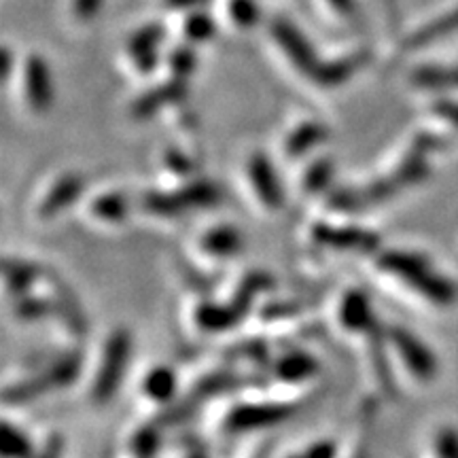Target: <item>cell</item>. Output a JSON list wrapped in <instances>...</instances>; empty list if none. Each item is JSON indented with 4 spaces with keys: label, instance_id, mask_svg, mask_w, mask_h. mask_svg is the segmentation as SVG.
Instances as JSON below:
<instances>
[{
    "label": "cell",
    "instance_id": "obj_14",
    "mask_svg": "<svg viewBox=\"0 0 458 458\" xmlns=\"http://www.w3.org/2000/svg\"><path fill=\"white\" fill-rule=\"evenodd\" d=\"M242 318V314L238 312V308L233 303H199L196 310V323L199 329L210 331V334H216V331H225L238 323Z\"/></svg>",
    "mask_w": 458,
    "mask_h": 458
},
{
    "label": "cell",
    "instance_id": "obj_1",
    "mask_svg": "<svg viewBox=\"0 0 458 458\" xmlns=\"http://www.w3.org/2000/svg\"><path fill=\"white\" fill-rule=\"evenodd\" d=\"M377 267L382 272L410 284L411 291L425 297L435 306L445 308L458 300V286L448 276L439 274L425 255L408 250H386L377 257Z\"/></svg>",
    "mask_w": 458,
    "mask_h": 458
},
{
    "label": "cell",
    "instance_id": "obj_25",
    "mask_svg": "<svg viewBox=\"0 0 458 458\" xmlns=\"http://www.w3.org/2000/svg\"><path fill=\"white\" fill-rule=\"evenodd\" d=\"M165 37L164 26L159 24H147L140 30H136L128 41L130 57L142 55V54H157V47L162 45Z\"/></svg>",
    "mask_w": 458,
    "mask_h": 458
},
{
    "label": "cell",
    "instance_id": "obj_23",
    "mask_svg": "<svg viewBox=\"0 0 458 458\" xmlns=\"http://www.w3.org/2000/svg\"><path fill=\"white\" fill-rule=\"evenodd\" d=\"M182 208H204V206H215L219 202V189L213 182H191V185L182 187L181 191H176Z\"/></svg>",
    "mask_w": 458,
    "mask_h": 458
},
{
    "label": "cell",
    "instance_id": "obj_34",
    "mask_svg": "<svg viewBox=\"0 0 458 458\" xmlns=\"http://www.w3.org/2000/svg\"><path fill=\"white\" fill-rule=\"evenodd\" d=\"M433 111L437 113L439 117L444 119V122H448L450 125H454V128H458V102L442 100V102H437V105L433 106Z\"/></svg>",
    "mask_w": 458,
    "mask_h": 458
},
{
    "label": "cell",
    "instance_id": "obj_22",
    "mask_svg": "<svg viewBox=\"0 0 458 458\" xmlns=\"http://www.w3.org/2000/svg\"><path fill=\"white\" fill-rule=\"evenodd\" d=\"M38 272L32 263L20 261V259H7L4 261V278H7L9 291L17 297L28 295V289L34 284Z\"/></svg>",
    "mask_w": 458,
    "mask_h": 458
},
{
    "label": "cell",
    "instance_id": "obj_5",
    "mask_svg": "<svg viewBox=\"0 0 458 458\" xmlns=\"http://www.w3.org/2000/svg\"><path fill=\"white\" fill-rule=\"evenodd\" d=\"M291 405L280 403H244L229 411L225 428L229 433H249L257 428L278 425L291 416Z\"/></svg>",
    "mask_w": 458,
    "mask_h": 458
},
{
    "label": "cell",
    "instance_id": "obj_15",
    "mask_svg": "<svg viewBox=\"0 0 458 458\" xmlns=\"http://www.w3.org/2000/svg\"><path fill=\"white\" fill-rule=\"evenodd\" d=\"M360 64H363V55L359 54L335 57V60L329 62H320L317 72L312 74V79L323 85V88H335V85L348 81V79L359 71Z\"/></svg>",
    "mask_w": 458,
    "mask_h": 458
},
{
    "label": "cell",
    "instance_id": "obj_6",
    "mask_svg": "<svg viewBox=\"0 0 458 458\" xmlns=\"http://www.w3.org/2000/svg\"><path fill=\"white\" fill-rule=\"evenodd\" d=\"M272 37L274 41L278 43V47L284 51V55L293 62L297 71L308 74V77H312V74L317 72L320 62L317 54H314L310 41L303 37L300 28L286 20H276L272 24Z\"/></svg>",
    "mask_w": 458,
    "mask_h": 458
},
{
    "label": "cell",
    "instance_id": "obj_27",
    "mask_svg": "<svg viewBox=\"0 0 458 458\" xmlns=\"http://www.w3.org/2000/svg\"><path fill=\"white\" fill-rule=\"evenodd\" d=\"M227 11L229 20L238 28H253L261 17V9L257 0H229Z\"/></svg>",
    "mask_w": 458,
    "mask_h": 458
},
{
    "label": "cell",
    "instance_id": "obj_2",
    "mask_svg": "<svg viewBox=\"0 0 458 458\" xmlns=\"http://www.w3.org/2000/svg\"><path fill=\"white\" fill-rule=\"evenodd\" d=\"M130 348L131 340L125 329H117L108 335L105 354H102V363L98 368V374H96L94 386H91L94 399L100 401V403L111 399L117 393L119 385H122L125 368H128Z\"/></svg>",
    "mask_w": 458,
    "mask_h": 458
},
{
    "label": "cell",
    "instance_id": "obj_24",
    "mask_svg": "<svg viewBox=\"0 0 458 458\" xmlns=\"http://www.w3.org/2000/svg\"><path fill=\"white\" fill-rule=\"evenodd\" d=\"M216 24L206 11L196 9L189 11V15L182 21V34L189 43H206L215 37Z\"/></svg>",
    "mask_w": 458,
    "mask_h": 458
},
{
    "label": "cell",
    "instance_id": "obj_43",
    "mask_svg": "<svg viewBox=\"0 0 458 458\" xmlns=\"http://www.w3.org/2000/svg\"><path fill=\"white\" fill-rule=\"evenodd\" d=\"M259 458H263V456H259Z\"/></svg>",
    "mask_w": 458,
    "mask_h": 458
},
{
    "label": "cell",
    "instance_id": "obj_3",
    "mask_svg": "<svg viewBox=\"0 0 458 458\" xmlns=\"http://www.w3.org/2000/svg\"><path fill=\"white\" fill-rule=\"evenodd\" d=\"M79 369H81V359L77 354H66L54 365H49L41 376L28 377V380L20 382V385L7 388L4 393V401L7 403H24V401L37 399L38 394L47 393L49 388H60L71 385L77 377Z\"/></svg>",
    "mask_w": 458,
    "mask_h": 458
},
{
    "label": "cell",
    "instance_id": "obj_32",
    "mask_svg": "<svg viewBox=\"0 0 458 458\" xmlns=\"http://www.w3.org/2000/svg\"><path fill=\"white\" fill-rule=\"evenodd\" d=\"M437 454L439 458H458V435L452 428H445V431L439 433Z\"/></svg>",
    "mask_w": 458,
    "mask_h": 458
},
{
    "label": "cell",
    "instance_id": "obj_18",
    "mask_svg": "<svg viewBox=\"0 0 458 458\" xmlns=\"http://www.w3.org/2000/svg\"><path fill=\"white\" fill-rule=\"evenodd\" d=\"M411 83L422 89H458V66H420L411 72Z\"/></svg>",
    "mask_w": 458,
    "mask_h": 458
},
{
    "label": "cell",
    "instance_id": "obj_42",
    "mask_svg": "<svg viewBox=\"0 0 458 458\" xmlns=\"http://www.w3.org/2000/svg\"><path fill=\"white\" fill-rule=\"evenodd\" d=\"M293 458H303V456H293Z\"/></svg>",
    "mask_w": 458,
    "mask_h": 458
},
{
    "label": "cell",
    "instance_id": "obj_13",
    "mask_svg": "<svg viewBox=\"0 0 458 458\" xmlns=\"http://www.w3.org/2000/svg\"><path fill=\"white\" fill-rule=\"evenodd\" d=\"M458 32V7L445 11L444 15L435 17V20L428 21V24L420 26L416 32L410 34V38L405 41L410 49L425 47V45L437 43L442 38H448L452 34Z\"/></svg>",
    "mask_w": 458,
    "mask_h": 458
},
{
    "label": "cell",
    "instance_id": "obj_16",
    "mask_svg": "<svg viewBox=\"0 0 458 458\" xmlns=\"http://www.w3.org/2000/svg\"><path fill=\"white\" fill-rule=\"evenodd\" d=\"M199 246H202L204 253L223 259V257H232L238 253L240 246H242V236H240L236 227L219 225L204 233Z\"/></svg>",
    "mask_w": 458,
    "mask_h": 458
},
{
    "label": "cell",
    "instance_id": "obj_20",
    "mask_svg": "<svg viewBox=\"0 0 458 458\" xmlns=\"http://www.w3.org/2000/svg\"><path fill=\"white\" fill-rule=\"evenodd\" d=\"M142 391L151 401L156 403H165L174 397L176 393V376L174 371L165 365H159V368H153L142 380Z\"/></svg>",
    "mask_w": 458,
    "mask_h": 458
},
{
    "label": "cell",
    "instance_id": "obj_35",
    "mask_svg": "<svg viewBox=\"0 0 458 458\" xmlns=\"http://www.w3.org/2000/svg\"><path fill=\"white\" fill-rule=\"evenodd\" d=\"M165 162H168L170 170H174L176 174H189L191 172V162H189L187 156H182L181 151H168V156H165Z\"/></svg>",
    "mask_w": 458,
    "mask_h": 458
},
{
    "label": "cell",
    "instance_id": "obj_26",
    "mask_svg": "<svg viewBox=\"0 0 458 458\" xmlns=\"http://www.w3.org/2000/svg\"><path fill=\"white\" fill-rule=\"evenodd\" d=\"M0 450L4 458H32V445L21 431L4 422L3 425V439H0Z\"/></svg>",
    "mask_w": 458,
    "mask_h": 458
},
{
    "label": "cell",
    "instance_id": "obj_36",
    "mask_svg": "<svg viewBox=\"0 0 458 458\" xmlns=\"http://www.w3.org/2000/svg\"><path fill=\"white\" fill-rule=\"evenodd\" d=\"M337 448L331 442H317L303 452V458H335Z\"/></svg>",
    "mask_w": 458,
    "mask_h": 458
},
{
    "label": "cell",
    "instance_id": "obj_10",
    "mask_svg": "<svg viewBox=\"0 0 458 458\" xmlns=\"http://www.w3.org/2000/svg\"><path fill=\"white\" fill-rule=\"evenodd\" d=\"M340 325L348 331H368L374 327V312H371L369 297L363 291L352 289L342 297L337 310Z\"/></svg>",
    "mask_w": 458,
    "mask_h": 458
},
{
    "label": "cell",
    "instance_id": "obj_31",
    "mask_svg": "<svg viewBox=\"0 0 458 458\" xmlns=\"http://www.w3.org/2000/svg\"><path fill=\"white\" fill-rule=\"evenodd\" d=\"M49 310H51V306H49L47 301L38 300V297H30V295L20 297V301H17V308H15V312L20 314L21 318H26V320L41 318Z\"/></svg>",
    "mask_w": 458,
    "mask_h": 458
},
{
    "label": "cell",
    "instance_id": "obj_19",
    "mask_svg": "<svg viewBox=\"0 0 458 458\" xmlns=\"http://www.w3.org/2000/svg\"><path fill=\"white\" fill-rule=\"evenodd\" d=\"M318 371V363L308 352H289L276 363V376L284 382H301Z\"/></svg>",
    "mask_w": 458,
    "mask_h": 458
},
{
    "label": "cell",
    "instance_id": "obj_28",
    "mask_svg": "<svg viewBox=\"0 0 458 458\" xmlns=\"http://www.w3.org/2000/svg\"><path fill=\"white\" fill-rule=\"evenodd\" d=\"M331 176H334V162L331 159H317L303 176V189L310 193L323 191L331 182Z\"/></svg>",
    "mask_w": 458,
    "mask_h": 458
},
{
    "label": "cell",
    "instance_id": "obj_11",
    "mask_svg": "<svg viewBox=\"0 0 458 458\" xmlns=\"http://www.w3.org/2000/svg\"><path fill=\"white\" fill-rule=\"evenodd\" d=\"M83 189V179L79 174H64L54 182V187L49 189L47 196L43 198L41 206H38V216L41 219H49L57 213L71 206L74 199L79 198Z\"/></svg>",
    "mask_w": 458,
    "mask_h": 458
},
{
    "label": "cell",
    "instance_id": "obj_4",
    "mask_svg": "<svg viewBox=\"0 0 458 458\" xmlns=\"http://www.w3.org/2000/svg\"><path fill=\"white\" fill-rule=\"evenodd\" d=\"M388 340H391L405 368L411 371V376H416L422 382L433 380L437 376V359H435L431 348L418 340L411 331L403 327H391L388 329Z\"/></svg>",
    "mask_w": 458,
    "mask_h": 458
},
{
    "label": "cell",
    "instance_id": "obj_21",
    "mask_svg": "<svg viewBox=\"0 0 458 458\" xmlns=\"http://www.w3.org/2000/svg\"><path fill=\"white\" fill-rule=\"evenodd\" d=\"M91 215L96 219H100L102 223H123L125 216H128L130 210V202L123 193L111 191V193H102L91 202L89 206Z\"/></svg>",
    "mask_w": 458,
    "mask_h": 458
},
{
    "label": "cell",
    "instance_id": "obj_41",
    "mask_svg": "<svg viewBox=\"0 0 458 458\" xmlns=\"http://www.w3.org/2000/svg\"><path fill=\"white\" fill-rule=\"evenodd\" d=\"M189 458H206V456L204 454H191Z\"/></svg>",
    "mask_w": 458,
    "mask_h": 458
},
{
    "label": "cell",
    "instance_id": "obj_29",
    "mask_svg": "<svg viewBox=\"0 0 458 458\" xmlns=\"http://www.w3.org/2000/svg\"><path fill=\"white\" fill-rule=\"evenodd\" d=\"M196 54H193L191 47H176L170 51L168 55V66L172 71V77L174 79H185L189 74L193 72V68H196Z\"/></svg>",
    "mask_w": 458,
    "mask_h": 458
},
{
    "label": "cell",
    "instance_id": "obj_9",
    "mask_svg": "<svg viewBox=\"0 0 458 458\" xmlns=\"http://www.w3.org/2000/svg\"><path fill=\"white\" fill-rule=\"evenodd\" d=\"M312 238L323 246H334V249H357V250H374L377 242L376 233L360 227H331L327 223H318L312 227Z\"/></svg>",
    "mask_w": 458,
    "mask_h": 458
},
{
    "label": "cell",
    "instance_id": "obj_30",
    "mask_svg": "<svg viewBox=\"0 0 458 458\" xmlns=\"http://www.w3.org/2000/svg\"><path fill=\"white\" fill-rule=\"evenodd\" d=\"M159 448V433L156 427H145L131 439V452L136 458H153Z\"/></svg>",
    "mask_w": 458,
    "mask_h": 458
},
{
    "label": "cell",
    "instance_id": "obj_8",
    "mask_svg": "<svg viewBox=\"0 0 458 458\" xmlns=\"http://www.w3.org/2000/svg\"><path fill=\"white\" fill-rule=\"evenodd\" d=\"M249 179L250 185H253L257 198L259 202L270 210H278L284 202L283 185H280V179L274 170L270 159H267L263 153H255L249 162Z\"/></svg>",
    "mask_w": 458,
    "mask_h": 458
},
{
    "label": "cell",
    "instance_id": "obj_7",
    "mask_svg": "<svg viewBox=\"0 0 458 458\" xmlns=\"http://www.w3.org/2000/svg\"><path fill=\"white\" fill-rule=\"evenodd\" d=\"M24 71V91L26 100L32 111L45 113L54 102V85H51V72L43 55L32 54L26 60Z\"/></svg>",
    "mask_w": 458,
    "mask_h": 458
},
{
    "label": "cell",
    "instance_id": "obj_17",
    "mask_svg": "<svg viewBox=\"0 0 458 458\" xmlns=\"http://www.w3.org/2000/svg\"><path fill=\"white\" fill-rule=\"evenodd\" d=\"M327 130L323 123L318 122H303L286 136L284 140V156L286 157H300L306 151H310L312 147H317L318 142L325 140Z\"/></svg>",
    "mask_w": 458,
    "mask_h": 458
},
{
    "label": "cell",
    "instance_id": "obj_39",
    "mask_svg": "<svg viewBox=\"0 0 458 458\" xmlns=\"http://www.w3.org/2000/svg\"><path fill=\"white\" fill-rule=\"evenodd\" d=\"M9 72H11V49L4 47L3 49V77L7 79Z\"/></svg>",
    "mask_w": 458,
    "mask_h": 458
},
{
    "label": "cell",
    "instance_id": "obj_40",
    "mask_svg": "<svg viewBox=\"0 0 458 458\" xmlns=\"http://www.w3.org/2000/svg\"><path fill=\"white\" fill-rule=\"evenodd\" d=\"M57 448H60V442H54V444L49 445V450L45 452L43 456H37V458H57V452H55Z\"/></svg>",
    "mask_w": 458,
    "mask_h": 458
},
{
    "label": "cell",
    "instance_id": "obj_12",
    "mask_svg": "<svg viewBox=\"0 0 458 458\" xmlns=\"http://www.w3.org/2000/svg\"><path fill=\"white\" fill-rule=\"evenodd\" d=\"M185 94H187L185 81H182V79L172 77L170 83L162 85V88L148 89L147 94H142L140 98L134 102V108H131V113H134V117L145 119V117H148V114L157 113L162 106L170 105V102L185 98Z\"/></svg>",
    "mask_w": 458,
    "mask_h": 458
},
{
    "label": "cell",
    "instance_id": "obj_33",
    "mask_svg": "<svg viewBox=\"0 0 458 458\" xmlns=\"http://www.w3.org/2000/svg\"><path fill=\"white\" fill-rule=\"evenodd\" d=\"M102 7V0H72V13L79 21L94 20Z\"/></svg>",
    "mask_w": 458,
    "mask_h": 458
},
{
    "label": "cell",
    "instance_id": "obj_37",
    "mask_svg": "<svg viewBox=\"0 0 458 458\" xmlns=\"http://www.w3.org/2000/svg\"><path fill=\"white\" fill-rule=\"evenodd\" d=\"M208 3L210 0H164L165 7L174 11H196V9H202L204 4Z\"/></svg>",
    "mask_w": 458,
    "mask_h": 458
},
{
    "label": "cell",
    "instance_id": "obj_38",
    "mask_svg": "<svg viewBox=\"0 0 458 458\" xmlns=\"http://www.w3.org/2000/svg\"><path fill=\"white\" fill-rule=\"evenodd\" d=\"M331 7L340 11V13H352L354 11V0H329Z\"/></svg>",
    "mask_w": 458,
    "mask_h": 458
}]
</instances>
